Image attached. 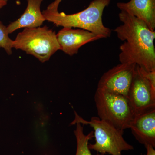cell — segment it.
Listing matches in <instances>:
<instances>
[{
	"label": "cell",
	"instance_id": "ba28073f",
	"mask_svg": "<svg viewBox=\"0 0 155 155\" xmlns=\"http://www.w3.org/2000/svg\"><path fill=\"white\" fill-rule=\"evenodd\" d=\"M56 36L60 50L71 56L77 54L79 48L84 45L102 38L88 31L67 27L59 31Z\"/></svg>",
	"mask_w": 155,
	"mask_h": 155
},
{
	"label": "cell",
	"instance_id": "30bf717a",
	"mask_svg": "<svg viewBox=\"0 0 155 155\" xmlns=\"http://www.w3.org/2000/svg\"><path fill=\"white\" fill-rule=\"evenodd\" d=\"M117 7L143 21L152 31L155 29V0H130L119 2Z\"/></svg>",
	"mask_w": 155,
	"mask_h": 155
},
{
	"label": "cell",
	"instance_id": "6da1fadb",
	"mask_svg": "<svg viewBox=\"0 0 155 155\" xmlns=\"http://www.w3.org/2000/svg\"><path fill=\"white\" fill-rule=\"evenodd\" d=\"M119 19L123 23L115 28L119 39L121 64H135L148 71L155 70V31L134 16L121 11Z\"/></svg>",
	"mask_w": 155,
	"mask_h": 155
},
{
	"label": "cell",
	"instance_id": "8992f818",
	"mask_svg": "<svg viewBox=\"0 0 155 155\" xmlns=\"http://www.w3.org/2000/svg\"><path fill=\"white\" fill-rule=\"evenodd\" d=\"M134 116L155 108V89L140 73L138 65L127 96Z\"/></svg>",
	"mask_w": 155,
	"mask_h": 155
},
{
	"label": "cell",
	"instance_id": "277c9868",
	"mask_svg": "<svg viewBox=\"0 0 155 155\" xmlns=\"http://www.w3.org/2000/svg\"><path fill=\"white\" fill-rule=\"evenodd\" d=\"M13 48L24 51L43 63L60 50L55 31L47 26L24 28L13 41Z\"/></svg>",
	"mask_w": 155,
	"mask_h": 155
},
{
	"label": "cell",
	"instance_id": "e0dca14e",
	"mask_svg": "<svg viewBox=\"0 0 155 155\" xmlns=\"http://www.w3.org/2000/svg\"><path fill=\"white\" fill-rule=\"evenodd\" d=\"M110 1H111V0H110Z\"/></svg>",
	"mask_w": 155,
	"mask_h": 155
},
{
	"label": "cell",
	"instance_id": "52a82bcc",
	"mask_svg": "<svg viewBox=\"0 0 155 155\" xmlns=\"http://www.w3.org/2000/svg\"><path fill=\"white\" fill-rule=\"evenodd\" d=\"M135 64H120L103 74L97 88L122 95L127 97L134 75Z\"/></svg>",
	"mask_w": 155,
	"mask_h": 155
},
{
	"label": "cell",
	"instance_id": "9a60e30c",
	"mask_svg": "<svg viewBox=\"0 0 155 155\" xmlns=\"http://www.w3.org/2000/svg\"><path fill=\"white\" fill-rule=\"evenodd\" d=\"M147 150V153L145 155H155V148L150 145L145 146Z\"/></svg>",
	"mask_w": 155,
	"mask_h": 155
},
{
	"label": "cell",
	"instance_id": "7c38bea8",
	"mask_svg": "<svg viewBox=\"0 0 155 155\" xmlns=\"http://www.w3.org/2000/svg\"><path fill=\"white\" fill-rule=\"evenodd\" d=\"M76 127L74 134L77 141V150L75 155H93L88 147L89 141L93 138V131L85 134L84 132L83 125L80 123H76ZM97 155H105L97 153Z\"/></svg>",
	"mask_w": 155,
	"mask_h": 155
},
{
	"label": "cell",
	"instance_id": "9c48e42d",
	"mask_svg": "<svg viewBox=\"0 0 155 155\" xmlns=\"http://www.w3.org/2000/svg\"><path fill=\"white\" fill-rule=\"evenodd\" d=\"M139 143L155 147V108L134 116L130 128Z\"/></svg>",
	"mask_w": 155,
	"mask_h": 155
},
{
	"label": "cell",
	"instance_id": "8fae6325",
	"mask_svg": "<svg viewBox=\"0 0 155 155\" xmlns=\"http://www.w3.org/2000/svg\"><path fill=\"white\" fill-rule=\"evenodd\" d=\"M43 0H27V6L21 17L11 22L7 27L9 34L21 28L40 27L44 21V17L41 11V5Z\"/></svg>",
	"mask_w": 155,
	"mask_h": 155
},
{
	"label": "cell",
	"instance_id": "4fadbf2b",
	"mask_svg": "<svg viewBox=\"0 0 155 155\" xmlns=\"http://www.w3.org/2000/svg\"><path fill=\"white\" fill-rule=\"evenodd\" d=\"M9 34L7 27L0 21V48H4L10 55L12 54L13 40L10 38Z\"/></svg>",
	"mask_w": 155,
	"mask_h": 155
},
{
	"label": "cell",
	"instance_id": "3957f363",
	"mask_svg": "<svg viewBox=\"0 0 155 155\" xmlns=\"http://www.w3.org/2000/svg\"><path fill=\"white\" fill-rule=\"evenodd\" d=\"M75 114V119L71 124L80 123L88 125L94 129L95 142L94 144H88L90 150L95 151L99 153L111 155H122L123 151L134 150L133 146L124 139V130L116 128L108 122L101 120L98 117L93 116L87 121L76 113Z\"/></svg>",
	"mask_w": 155,
	"mask_h": 155
},
{
	"label": "cell",
	"instance_id": "5bb4252c",
	"mask_svg": "<svg viewBox=\"0 0 155 155\" xmlns=\"http://www.w3.org/2000/svg\"><path fill=\"white\" fill-rule=\"evenodd\" d=\"M62 0H55L53 2L51 3L48 6L47 10L48 11H52V12H57L58 11V6Z\"/></svg>",
	"mask_w": 155,
	"mask_h": 155
},
{
	"label": "cell",
	"instance_id": "2e32d148",
	"mask_svg": "<svg viewBox=\"0 0 155 155\" xmlns=\"http://www.w3.org/2000/svg\"><path fill=\"white\" fill-rule=\"evenodd\" d=\"M8 1V0H0V9L7 5Z\"/></svg>",
	"mask_w": 155,
	"mask_h": 155
},
{
	"label": "cell",
	"instance_id": "5b68a950",
	"mask_svg": "<svg viewBox=\"0 0 155 155\" xmlns=\"http://www.w3.org/2000/svg\"><path fill=\"white\" fill-rule=\"evenodd\" d=\"M94 98L101 120L120 130L130 128L134 116L127 97L97 88Z\"/></svg>",
	"mask_w": 155,
	"mask_h": 155
},
{
	"label": "cell",
	"instance_id": "7a4b0ae2",
	"mask_svg": "<svg viewBox=\"0 0 155 155\" xmlns=\"http://www.w3.org/2000/svg\"><path fill=\"white\" fill-rule=\"evenodd\" d=\"M110 2V0H93L86 9L74 14L52 12L47 9L42 13L46 20L57 26L79 28L100 35L102 38H107L110 36L111 30L103 24L102 15Z\"/></svg>",
	"mask_w": 155,
	"mask_h": 155
}]
</instances>
